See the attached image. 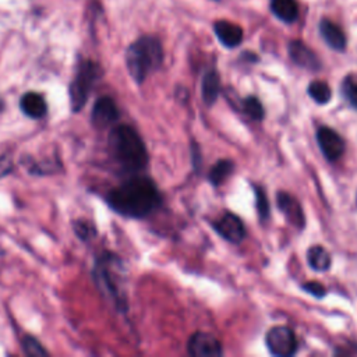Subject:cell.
Here are the masks:
<instances>
[{"label":"cell","instance_id":"cell-4","mask_svg":"<svg viewBox=\"0 0 357 357\" xmlns=\"http://www.w3.org/2000/svg\"><path fill=\"white\" fill-rule=\"evenodd\" d=\"M163 60L160 42L153 36H142L131 43L126 52V64L131 78L142 84Z\"/></svg>","mask_w":357,"mask_h":357},{"label":"cell","instance_id":"cell-12","mask_svg":"<svg viewBox=\"0 0 357 357\" xmlns=\"http://www.w3.org/2000/svg\"><path fill=\"white\" fill-rule=\"evenodd\" d=\"M21 112L29 119L39 120L46 116L47 105L45 98L38 92H25L20 100Z\"/></svg>","mask_w":357,"mask_h":357},{"label":"cell","instance_id":"cell-3","mask_svg":"<svg viewBox=\"0 0 357 357\" xmlns=\"http://www.w3.org/2000/svg\"><path fill=\"white\" fill-rule=\"evenodd\" d=\"M92 279L99 291L110 300L119 311L127 310V300L123 289V264L121 259L109 252H102L92 268Z\"/></svg>","mask_w":357,"mask_h":357},{"label":"cell","instance_id":"cell-20","mask_svg":"<svg viewBox=\"0 0 357 357\" xmlns=\"http://www.w3.org/2000/svg\"><path fill=\"white\" fill-rule=\"evenodd\" d=\"M233 167H234V165L231 160L222 159V160L216 162L209 172V181L215 185L222 184L230 176V173L233 172Z\"/></svg>","mask_w":357,"mask_h":357},{"label":"cell","instance_id":"cell-5","mask_svg":"<svg viewBox=\"0 0 357 357\" xmlns=\"http://www.w3.org/2000/svg\"><path fill=\"white\" fill-rule=\"evenodd\" d=\"M100 77V67L92 60H82L77 70L73 81L68 86L70 106L73 113L81 112V109L86 105L88 96L96 79Z\"/></svg>","mask_w":357,"mask_h":357},{"label":"cell","instance_id":"cell-25","mask_svg":"<svg viewBox=\"0 0 357 357\" xmlns=\"http://www.w3.org/2000/svg\"><path fill=\"white\" fill-rule=\"evenodd\" d=\"M244 112L252 119V120H262L264 119V106L255 96H248L243 102Z\"/></svg>","mask_w":357,"mask_h":357},{"label":"cell","instance_id":"cell-21","mask_svg":"<svg viewBox=\"0 0 357 357\" xmlns=\"http://www.w3.org/2000/svg\"><path fill=\"white\" fill-rule=\"evenodd\" d=\"M308 95L319 105H325L329 102L331 96H332V92H331V88L326 82L324 81H312L308 88Z\"/></svg>","mask_w":357,"mask_h":357},{"label":"cell","instance_id":"cell-19","mask_svg":"<svg viewBox=\"0 0 357 357\" xmlns=\"http://www.w3.org/2000/svg\"><path fill=\"white\" fill-rule=\"evenodd\" d=\"M24 165L26 166L28 172L31 174H35V176L53 174V173H56L61 167V165L59 163V159H56V160H47L46 159L45 162H40V163L35 162L33 159H28V160L25 159Z\"/></svg>","mask_w":357,"mask_h":357},{"label":"cell","instance_id":"cell-9","mask_svg":"<svg viewBox=\"0 0 357 357\" xmlns=\"http://www.w3.org/2000/svg\"><path fill=\"white\" fill-rule=\"evenodd\" d=\"M188 353L192 357H218L222 356V346L212 335L197 332L188 340Z\"/></svg>","mask_w":357,"mask_h":357},{"label":"cell","instance_id":"cell-17","mask_svg":"<svg viewBox=\"0 0 357 357\" xmlns=\"http://www.w3.org/2000/svg\"><path fill=\"white\" fill-rule=\"evenodd\" d=\"M220 91V79L216 71H208L202 78V99L206 105H213Z\"/></svg>","mask_w":357,"mask_h":357},{"label":"cell","instance_id":"cell-7","mask_svg":"<svg viewBox=\"0 0 357 357\" xmlns=\"http://www.w3.org/2000/svg\"><path fill=\"white\" fill-rule=\"evenodd\" d=\"M317 141L321 152L329 162L337 160L344 152L343 138L329 127H321L317 131Z\"/></svg>","mask_w":357,"mask_h":357},{"label":"cell","instance_id":"cell-15","mask_svg":"<svg viewBox=\"0 0 357 357\" xmlns=\"http://www.w3.org/2000/svg\"><path fill=\"white\" fill-rule=\"evenodd\" d=\"M319 31L325 42L335 50H343L346 47V36L340 26L329 20H322L319 24Z\"/></svg>","mask_w":357,"mask_h":357},{"label":"cell","instance_id":"cell-26","mask_svg":"<svg viewBox=\"0 0 357 357\" xmlns=\"http://www.w3.org/2000/svg\"><path fill=\"white\" fill-rule=\"evenodd\" d=\"M255 198H257V209L262 219H266L269 215V202L266 198V194L262 188L255 187Z\"/></svg>","mask_w":357,"mask_h":357},{"label":"cell","instance_id":"cell-23","mask_svg":"<svg viewBox=\"0 0 357 357\" xmlns=\"http://www.w3.org/2000/svg\"><path fill=\"white\" fill-rule=\"evenodd\" d=\"M73 229H74V233L77 234V237L82 241H89L96 236L95 226L91 222L84 220V219L74 220L73 222Z\"/></svg>","mask_w":357,"mask_h":357},{"label":"cell","instance_id":"cell-28","mask_svg":"<svg viewBox=\"0 0 357 357\" xmlns=\"http://www.w3.org/2000/svg\"><path fill=\"white\" fill-rule=\"evenodd\" d=\"M14 170L13 160L8 155H0V178L6 177Z\"/></svg>","mask_w":357,"mask_h":357},{"label":"cell","instance_id":"cell-29","mask_svg":"<svg viewBox=\"0 0 357 357\" xmlns=\"http://www.w3.org/2000/svg\"><path fill=\"white\" fill-rule=\"evenodd\" d=\"M3 107H4V103H3V99L0 98V112L3 110Z\"/></svg>","mask_w":357,"mask_h":357},{"label":"cell","instance_id":"cell-14","mask_svg":"<svg viewBox=\"0 0 357 357\" xmlns=\"http://www.w3.org/2000/svg\"><path fill=\"white\" fill-rule=\"evenodd\" d=\"M215 33L226 47H236L243 40V29L230 21L215 22Z\"/></svg>","mask_w":357,"mask_h":357},{"label":"cell","instance_id":"cell-27","mask_svg":"<svg viewBox=\"0 0 357 357\" xmlns=\"http://www.w3.org/2000/svg\"><path fill=\"white\" fill-rule=\"evenodd\" d=\"M303 289L307 293L312 294L314 297H324L325 293H326L325 287L321 283H318V282H307V283L303 284Z\"/></svg>","mask_w":357,"mask_h":357},{"label":"cell","instance_id":"cell-24","mask_svg":"<svg viewBox=\"0 0 357 357\" xmlns=\"http://www.w3.org/2000/svg\"><path fill=\"white\" fill-rule=\"evenodd\" d=\"M342 92L344 98L349 100V103L357 109V77L356 75H347L342 82Z\"/></svg>","mask_w":357,"mask_h":357},{"label":"cell","instance_id":"cell-11","mask_svg":"<svg viewBox=\"0 0 357 357\" xmlns=\"http://www.w3.org/2000/svg\"><path fill=\"white\" fill-rule=\"evenodd\" d=\"M289 54L291 60L298 64L300 67L308 68V70H318L319 68V60L317 54L303 42L293 40L289 45Z\"/></svg>","mask_w":357,"mask_h":357},{"label":"cell","instance_id":"cell-18","mask_svg":"<svg viewBox=\"0 0 357 357\" xmlns=\"http://www.w3.org/2000/svg\"><path fill=\"white\" fill-rule=\"evenodd\" d=\"M307 261L314 271L319 272H324L331 266V255L322 245L310 247L307 251Z\"/></svg>","mask_w":357,"mask_h":357},{"label":"cell","instance_id":"cell-13","mask_svg":"<svg viewBox=\"0 0 357 357\" xmlns=\"http://www.w3.org/2000/svg\"><path fill=\"white\" fill-rule=\"evenodd\" d=\"M278 206L280 208V211L284 213V216L287 218V220L297 226V227H303L305 218L303 213V209L300 206V204L297 202V199H294L290 194L287 192H279L278 194Z\"/></svg>","mask_w":357,"mask_h":357},{"label":"cell","instance_id":"cell-6","mask_svg":"<svg viewBox=\"0 0 357 357\" xmlns=\"http://www.w3.org/2000/svg\"><path fill=\"white\" fill-rule=\"evenodd\" d=\"M265 343L273 356L289 357L297 351V340L291 329L286 326H273L268 331Z\"/></svg>","mask_w":357,"mask_h":357},{"label":"cell","instance_id":"cell-10","mask_svg":"<svg viewBox=\"0 0 357 357\" xmlns=\"http://www.w3.org/2000/svg\"><path fill=\"white\" fill-rule=\"evenodd\" d=\"M216 231L230 243L238 244L243 241L245 236V227L238 216L234 213H225L216 223H215Z\"/></svg>","mask_w":357,"mask_h":357},{"label":"cell","instance_id":"cell-1","mask_svg":"<svg viewBox=\"0 0 357 357\" xmlns=\"http://www.w3.org/2000/svg\"><path fill=\"white\" fill-rule=\"evenodd\" d=\"M156 184L145 176H134L114 187L106 195L107 205L126 218H144L160 205Z\"/></svg>","mask_w":357,"mask_h":357},{"label":"cell","instance_id":"cell-2","mask_svg":"<svg viewBox=\"0 0 357 357\" xmlns=\"http://www.w3.org/2000/svg\"><path fill=\"white\" fill-rule=\"evenodd\" d=\"M107 145L112 158L128 173H138L148 165V151L141 135L127 124L112 128Z\"/></svg>","mask_w":357,"mask_h":357},{"label":"cell","instance_id":"cell-22","mask_svg":"<svg viewBox=\"0 0 357 357\" xmlns=\"http://www.w3.org/2000/svg\"><path fill=\"white\" fill-rule=\"evenodd\" d=\"M21 347H22V351L24 354L29 356V357H35V356H40V357H45V356H49L47 350L42 346V343L31 336V335H25L21 340Z\"/></svg>","mask_w":357,"mask_h":357},{"label":"cell","instance_id":"cell-16","mask_svg":"<svg viewBox=\"0 0 357 357\" xmlns=\"http://www.w3.org/2000/svg\"><path fill=\"white\" fill-rule=\"evenodd\" d=\"M271 10L284 22H293L298 15V7L294 0H271Z\"/></svg>","mask_w":357,"mask_h":357},{"label":"cell","instance_id":"cell-8","mask_svg":"<svg viewBox=\"0 0 357 357\" xmlns=\"http://www.w3.org/2000/svg\"><path fill=\"white\" fill-rule=\"evenodd\" d=\"M119 117H120L119 107L110 96L99 98L95 102L91 112V123L98 128H103L116 123Z\"/></svg>","mask_w":357,"mask_h":357}]
</instances>
